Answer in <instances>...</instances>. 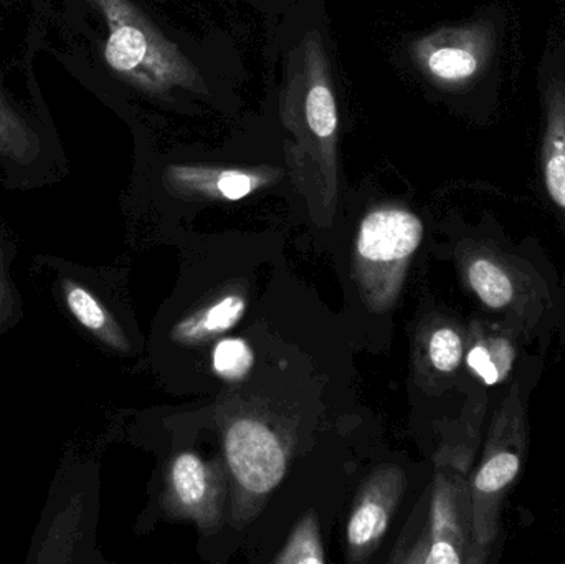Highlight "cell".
<instances>
[{
  "instance_id": "cell-19",
  "label": "cell",
  "mask_w": 565,
  "mask_h": 564,
  "mask_svg": "<svg viewBox=\"0 0 565 564\" xmlns=\"http://www.w3.org/2000/svg\"><path fill=\"white\" fill-rule=\"evenodd\" d=\"M39 151V136L0 93V156L17 164H29Z\"/></svg>"
},
{
  "instance_id": "cell-7",
  "label": "cell",
  "mask_w": 565,
  "mask_h": 564,
  "mask_svg": "<svg viewBox=\"0 0 565 564\" xmlns=\"http://www.w3.org/2000/svg\"><path fill=\"white\" fill-rule=\"evenodd\" d=\"M465 287L491 313L503 315L524 334L550 308L546 281L530 264L490 242H463L457 252Z\"/></svg>"
},
{
  "instance_id": "cell-1",
  "label": "cell",
  "mask_w": 565,
  "mask_h": 564,
  "mask_svg": "<svg viewBox=\"0 0 565 564\" xmlns=\"http://www.w3.org/2000/svg\"><path fill=\"white\" fill-rule=\"evenodd\" d=\"M475 454L444 447L422 507L401 536L392 563L480 564L488 556L475 536L471 464Z\"/></svg>"
},
{
  "instance_id": "cell-11",
  "label": "cell",
  "mask_w": 565,
  "mask_h": 564,
  "mask_svg": "<svg viewBox=\"0 0 565 564\" xmlns=\"http://www.w3.org/2000/svg\"><path fill=\"white\" fill-rule=\"evenodd\" d=\"M493 25L487 20L440 30L422 43L425 68L437 82L461 86L487 70L494 52Z\"/></svg>"
},
{
  "instance_id": "cell-6",
  "label": "cell",
  "mask_w": 565,
  "mask_h": 564,
  "mask_svg": "<svg viewBox=\"0 0 565 564\" xmlns=\"http://www.w3.org/2000/svg\"><path fill=\"white\" fill-rule=\"evenodd\" d=\"M422 238L424 224L407 209H377L362 219L352 268L362 301L375 313L397 301Z\"/></svg>"
},
{
  "instance_id": "cell-12",
  "label": "cell",
  "mask_w": 565,
  "mask_h": 564,
  "mask_svg": "<svg viewBox=\"0 0 565 564\" xmlns=\"http://www.w3.org/2000/svg\"><path fill=\"white\" fill-rule=\"evenodd\" d=\"M526 337L516 324L471 321L467 328L465 363L471 376L484 386L504 383L513 373L520 354V338Z\"/></svg>"
},
{
  "instance_id": "cell-16",
  "label": "cell",
  "mask_w": 565,
  "mask_h": 564,
  "mask_svg": "<svg viewBox=\"0 0 565 564\" xmlns=\"http://www.w3.org/2000/svg\"><path fill=\"white\" fill-rule=\"evenodd\" d=\"M543 179L554 205L565 212V95L551 86L543 139Z\"/></svg>"
},
{
  "instance_id": "cell-4",
  "label": "cell",
  "mask_w": 565,
  "mask_h": 564,
  "mask_svg": "<svg viewBox=\"0 0 565 564\" xmlns=\"http://www.w3.org/2000/svg\"><path fill=\"white\" fill-rule=\"evenodd\" d=\"M527 450L530 421L520 384L514 383L494 411L483 456L471 473L475 536L487 556L500 535L504 500L523 470Z\"/></svg>"
},
{
  "instance_id": "cell-15",
  "label": "cell",
  "mask_w": 565,
  "mask_h": 564,
  "mask_svg": "<svg viewBox=\"0 0 565 564\" xmlns=\"http://www.w3.org/2000/svg\"><path fill=\"white\" fill-rule=\"evenodd\" d=\"M247 297L238 290H227L195 308L179 320L171 331L174 343L198 347L227 333L244 318Z\"/></svg>"
},
{
  "instance_id": "cell-17",
  "label": "cell",
  "mask_w": 565,
  "mask_h": 564,
  "mask_svg": "<svg viewBox=\"0 0 565 564\" xmlns=\"http://www.w3.org/2000/svg\"><path fill=\"white\" fill-rule=\"evenodd\" d=\"M312 72L315 75L309 79V88L305 96V121L319 148H324L328 155L334 158V139L338 132L334 95L322 70Z\"/></svg>"
},
{
  "instance_id": "cell-21",
  "label": "cell",
  "mask_w": 565,
  "mask_h": 564,
  "mask_svg": "<svg viewBox=\"0 0 565 564\" xmlns=\"http://www.w3.org/2000/svg\"><path fill=\"white\" fill-rule=\"evenodd\" d=\"M255 364L250 344L241 338H224L215 344L212 368L221 380L241 381L248 376Z\"/></svg>"
},
{
  "instance_id": "cell-9",
  "label": "cell",
  "mask_w": 565,
  "mask_h": 564,
  "mask_svg": "<svg viewBox=\"0 0 565 564\" xmlns=\"http://www.w3.org/2000/svg\"><path fill=\"white\" fill-rule=\"evenodd\" d=\"M225 493L227 483L218 464L181 453L166 469L161 506L169 515L192 520L202 532H212L221 525Z\"/></svg>"
},
{
  "instance_id": "cell-10",
  "label": "cell",
  "mask_w": 565,
  "mask_h": 564,
  "mask_svg": "<svg viewBox=\"0 0 565 564\" xmlns=\"http://www.w3.org/2000/svg\"><path fill=\"white\" fill-rule=\"evenodd\" d=\"M407 489L404 470L382 466L359 490L345 529L348 562L364 563L374 555L391 526L392 517Z\"/></svg>"
},
{
  "instance_id": "cell-20",
  "label": "cell",
  "mask_w": 565,
  "mask_h": 564,
  "mask_svg": "<svg viewBox=\"0 0 565 564\" xmlns=\"http://www.w3.org/2000/svg\"><path fill=\"white\" fill-rule=\"evenodd\" d=\"M277 564H322L326 563L324 546L319 533L318 519L309 512L296 523L288 542L275 556Z\"/></svg>"
},
{
  "instance_id": "cell-5",
  "label": "cell",
  "mask_w": 565,
  "mask_h": 564,
  "mask_svg": "<svg viewBox=\"0 0 565 564\" xmlns=\"http://www.w3.org/2000/svg\"><path fill=\"white\" fill-rule=\"evenodd\" d=\"M32 272L43 278L56 310L83 337L106 353L135 354L136 343L113 298L108 274L53 254L35 255Z\"/></svg>"
},
{
  "instance_id": "cell-8",
  "label": "cell",
  "mask_w": 565,
  "mask_h": 564,
  "mask_svg": "<svg viewBox=\"0 0 565 564\" xmlns=\"http://www.w3.org/2000/svg\"><path fill=\"white\" fill-rule=\"evenodd\" d=\"M225 457L237 493L247 506L265 500L286 473V450L280 436L257 417H238L224 434Z\"/></svg>"
},
{
  "instance_id": "cell-14",
  "label": "cell",
  "mask_w": 565,
  "mask_h": 564,
  "mask_svg": "<svg viewBox=\"0 0 565 564\" xmlns=\"http://www.w3.org/2000/svg\"><path fill=\"white\" fill-rule=\"evenodd\" d=\"M271 172L222 171L207 168H171L168 171L169 185L181 194L194 198L218 199V201H238L252 192L270 184Z\"/></svg>"
},
{
  "instance_id": "cell-18",
  "label": "cell",
  "mask_w": 565,
  "mask_h": 564,
  "mask_svg": "<svg viewBox=\"0 0 565 564\" xmlns=\"http://www.w3.org/2000/svg\"><path fill=\"white\" fill-rule=\"evenodd\" d=\"M19 247L9 234L0 227V338L15 330L25 318V301L15 280V265Z\"/></svg>"
},
{
  "instance_id": "cell-13",
  "label": "cell",
  "mask_w": 565,
  "mask_h": 564,
  "mask_svg": "<svg viewBox=\"0 0 565 564\" xmlns=\"http://www.w3.org/2000/svg\"><path fill=\"white\" fill-rule=\"evenodd\" d=\"M467 330L450 318H434L425 324L418 338V374L425 386L441 390L447 386L465 361Z\"/></svg>"
},
{
  "instance_id": "cell-3",
  "label": "cell",
  "mask_w": 565,
  "mask_h": 564,
  "mask_svg": "<svg viewBox=\"0 0 565 564\" xmlns=\"http://www.w3.org/2000/svg\"><path fill=\"white\" fill-rule=\"evenodd\" d=\"M105 17L108 39L105 58L109 68L142 92L171 88L202 92L201 76L178 45L166 39L129 0H92Z\"/></svg>"
},
{
  "instance_id": "cell-2",
  "label": "cell",
  "mask_w": 565,
  "mask_h": 564,
  "mask_svg": "<svg viewBox=\"0 0 565 564\" xmlns=\"http://www.w3.org/2000/svg\"><path fill=\"white\" fill-rule=\"evenodd\" d=\"M96 515L98 469L70 446L50 482L25 564L103 562L95 545Z\"/></svg>"
}]
</instances>
